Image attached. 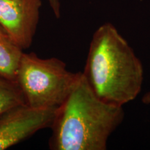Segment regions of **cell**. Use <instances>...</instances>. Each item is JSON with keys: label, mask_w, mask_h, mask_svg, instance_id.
<instances>
[{"label": "cell", "mask_w": 150, "mask_h": 150, "mask_svg": "<svg viewBox=\"0 0 150 150\" xmlns=\"http://www.w3.org/2000/svg\"><path fill=\"white\" fill-rule=\"evenodd\" d=\"M22 104L25 102L17 82L0 75V114Z\"/></svg>", "instance_id": "cell-7"}, {"label": "cell", "mask_w": 150, "mask_h": 150, "mask_svg": "<svg viewBox=\"0 0 150 150\" xmlns=\"http://www.w3.org/2000/svg\"><path fill=\"white\" fill-rule=\"evenodd\" d=\"M83 74L98 98L120 106L138 97L144 80L142 62L111 23L94 33Z\"/></svg>", "instance_id": "cell-2"}, {"label": "cell", "mask_w": 150, "mask_h": 150, "mask_svg": "<svg viewBox=\"0 0 150 150\" xmlns=\"http://www.w3.org/2000/svg\"><path fill=\"white\" fill-rule=\"evenodd\" d=\"M81 74L67 70L58 58L43 59L34 52H23L16 81L24 102L38 109L58 108L69 96Z\"/></svg>", "instance_id": "cell-3"}, {"label": "cell", "mask_w": 150, "mask_h": 150, "mask_svg": "<svg viewBox=\"0 0 150 150\" xmlns=\"http://www.w3.org/2000/svg\"><path fill=\"white\" fill-rule=\"evenodd\" d=\"M142 102L145 104H150V91L143 95L142 97Z\"/></svg>", "instance_id": "cell-9"}, {"label": "cell", "mask_w": 150, "mask_h": 150, "mask_svg": "<svg viewBox=\"0 0 150 150\" xmlns=\"http://www.w3.org/2000/svg\"><path fill=\"white\" fill-rule=\"evenodd\" d=\"M23 51L0 25V75L16 81Z\"/></svg>", "instance_id": "cell-6"}, {"label": "cell", "mask_w": 150, "mask_h": 150, "mask_svg": "<svg viewBox=\"0 0 150 150\" xmlns=\"http://www.w3.org/2000/svg\"><path fill=\"white\" fill-rule=\"evenodd\" d=\"M42 0H0V25L22 50L32 45Z\"/></svg>", "instance_id": "cell-5"}, {"label": "cell", "mask_w": 150, "mask_h": 150, "mask_svg": "<svg viewBox=\"0 0 150 150\" xmlns=\"http://www.w3.org/2000/svg\"><path fill=\"white\" fill-rule=\"evenodd\" d=\"M58 108L38 109L22 104L0 114V150L8 149L38 131L51 127Z\"/></svg>", "instance_id": "cell-4"}, {"label": "cell", "mask_w": 150, "mask_h": 150, "mask_svg": "<svg viewBox=\"0 0 150 150\" xmlns=\"http://www.w3.org/2000/svg\"><path fill=\"white\" fill-rule=\"evenodd\" d=\"M52 11H53L54 16L56 18H59L61 17V3L60 0H47Z\"/></svg>", "instance_id": "cell-8"}, {"label": "cell", "mask_w": 150, "mask_h": 150, "mask_svg": "<svg viewBox=\"0 0 150 150\" xmlns=\"http://www.w3.org/2000/svg\"><path fill=\"white\" fill-rule=\"evenodd\" d=\"M123 106L103 102L81 72L50 128L52 150H106L109 137L122 123Z\"/></svg>", "instance_id": "cell-1"}]
</instances>
